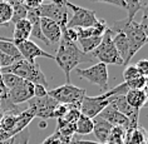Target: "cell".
<instances>
[{"label":"cell","mask_w":148,"mask_h":144,"mask_svg":"<svg viewBox=\"0 0 148 144\" xmlns=\"http://www.w3.org/2000/svg\"><path fill=\"white\" fill-rule=\"evenodd\" d=\"M54 60L57 61L59 68L64 73L66 78V83H70V73L74 69H77V66L80 63L90 61L93 60V58L89 54L83 53L75 43L68 42V40L62 38L57 49V53L54 55Z\"/></svg>","instance_id":"6da1fadb"},{"label":"cell","mask_w":148,"mask_h":144,"mask_svg":"<svg viewBox=\"0 0 148 144\" xmlns=\"http://www.w3.org/2000/svg\"><path fill=\"white\" fill-rule=\"evenodd\" d=\"M128 91V87L125 83H122L119 85L112 88V89L107 90L106 93H102L98 97H89L86 95L80 104V114L84 117H88L90 119L98 117L102 113L103 109H106L109 105L110 98L116 97V95H125Z\"/></svg>","instance_id":"7a4b0ae2"},{"label":"cell","mask_w":148,"mask_h":144,"mask_svg":"<svg viewBox=\"0 0 148 144\" xmlns=\"http://www.w3.org/2000/svg\"><path fill=\"white\" fill-rule=\"evenodd\" d=\"M109 29L113 33H122L125 35L129 44V51H131L132 58L142 49L144 44L148 43V36L144 29L140 27L139 23H136L134 20L123 19L116 21Z\"/></svg>","instance_id":"3957f363"},{"label":"cell","mask_w":148,"mask_h":144,"mask_svg":"<svg viewBox=\"0 0 148 144\" xmlns=\"http://www.w3.org/2000/svg\"><path fill=\"white\" fill-rule=\"evenodd\" d=\"M1 73H10V74H14L16 76H19L23 80H27V82H30L33 84H39V85H44L48 87V82L47 78L44 75V73L42 72L40 66L34 63H29L24 59H19V60H15L10 66H6V68L0 69Z\"/></svg>","instance_id":"277c9868"},{"label":"cell","mask_w":148,"mask_h":144,"mask_svg":"<svg viewBox=\"0 0 148 144\" xmlns=\"http://www.w3.org/2000/svg\"><path fill=\"white\" fill-rule=\"evenodd\" d=\"M113 34L114 33L109 28L107 29L99 45L89 55L92 58L98 59L99 63H103L106 65H123V60L117 53L116 46L113 44Z\"/></svg>","instance_id":"5b68a950"},{"label":"cell","mask_w":148,"mask_h":144,"mask_svg":"<svg viewBox=\"0 0 148 144\" xmlns=\"http://www.w3.org/2000/svg\"><path fill=\"white\" fill-rule=\"evenodd\" d=\"M48 95L53 98L58 104H68L77 109H80L82 100L86 97V89L78 88L70 83H65L58 88L48 90Z\"/></svg>","instance_id":"8992f818"},{"label":"cell","mask_w":148,"mask_h":144,"mask_svg":"<svg viewBox=\"0 0 148 144\" xmlns=\"http://www.w3.org/2000/svg\"><path fill=\"white\" fill-rule=\"evenodd\" d=\"M68 9L72 10L73 15L70 19H68L66 28L70 29H78V28H90L97 23L98 18L94 10L82 8L79 5L72 4V3H66Z\"/></svg>","instance_id":"52a82bcc"},{"label":"cell","mask_w":148,"mask_h":144,"mask_svg":"<svg viewBox=\"0 0 148 144\" xmlns=\"http://www.w3.org/2000/svg\"><path fill=\"white\" fill-rule=\"evenodd\" d=\"M77 74L80 78L87 79L88 82L98 85L103 90V93H106L107 90H109L108 87V68L103 63H97L93 64L89 68L86 69H77Z\"/></svg>","instance_id":"ba28073f"},{"label":"cell","mask_w":148,"mask_h":144,"mask_svg":"<svg viewBox=\"0 0 148 144\" xmlns=\"http://www.w3.org/2000/svg\"><path fill=\"white\" fill-rule=\"evenodd\" d=\"M40 18H48V19L55 21L59 24L62 30L66 28V23H68V6L65 4H58V3H43L39 9H36Z\"/></svg>","instance_id":"9c48e42d"},{"label":"cell","mask_w":148,"mask_h":144,"mask_svg":"<svg viewBox=\"0 0 148 144\" xmlns=\"http://www.w3.org/2000/svg\"><path fill=\"white\" fill-rule=\"evenodd\" d=\"M58 105V103L50 98L49 95H45L43 98H32L28 102V106L33 108L35 112V118H40V119L45 120L54 118V109Z\"/></svg>","instance_id":"30bf717a"},{"label":"cell","mask_w":148,"mask_h":144,"mask_svg":"<svg viewBox=\"0 0 148 144\" xmlns=\"http://www.w3.org/2000/svg\"><path fill=\"white\" fill-rule=\"evenodd\" d=\"M18 50L21 55V58L24 60H27L32 64L35 63V59L36 58H48V59H53L54 60V55H51L49 53H47L45 50H43L39 45H36L34 42H32L30 39L29 40H25V42H21V43H18L15 44Z\"/></svg>","instance_id":"8fae6325"},{"label":"cell","mask_w":148,"mask_h":144,"mask_svg":"<svg viewBox=\"0 0 148 144\" xmlns=\"http://www.w3.org/2000/svg\"><path fill=\"white\" fill-rule=\"evenodd\" d=\"M34 98V84L27 80H23L19 85L8 90V100L14 105L28 103Z\"/></svg>","instance_id":"7c38bea8"},{"label":"cell","mask_w":148,"mask_h":144,"mask_svg":"<svg viewBox=\"0 0 148 144\" xmlns=\"http://www.w3.org/2000/svg\"><path fill=\"white\" fill-rule=\"evenodd\" d=\"M40 29L44 35V38L47 39V42L49 43L51 46L53 44H59L62 40V28L59 27L55 21L48 19V18H40Z\"/></svg>","instance_id":"4fadbf2b"},{"label":"cell","mask_w":148,"mask_h":144,"mask_svg":"<svg viewBox=\"0 0 148 144\" xmlns=\"http://www.w3.org/2000/svg\"><path fill=\"white\" fill-rule=\"evenodd\" d=\"M99 117L103 118L106 121L112 125V127H122L127 129L129 127V119L122 113L117 112L116 109H113L112 106H107L106 109L102 110V113L99 114Z\"/></svg>","instance_id":"5bb4252c"},{"label":"cell","mask_w":148,"mask_h":144,"mask_svg":"<svg viewBox=\"0 0 148 144\" xmlns=\"http://www.w3.org/2000/svg\"><path fill=\"white\" fill-rule=\"evenodd\" d=\"M124 144H148V132L140 125L128 127L125 129Z\"/></svg>","instance_id":"9a60e30c"},{"label":"cell","mask_w":148,"mask_h":144,"mask_svg":"<svg viewBox=\"0 0 148 144\" xmlns=\"http://www.w3.org/2000/svg\"><path fill=\"white\" fill-rule=\"evenodd\" d=\"M112 125L108 121H106L101 117H95L93 118V133L97 138V142L101 144H106L107 140L109 138L110 130H112Z\"/></svg>","instance_id":"2e32d148"},{"label":"cell","mask_w":148,"mask_h":144,"mask_svg":"<svg viewBox=\"0 0 148 144\" xmlns=\"http://www.w3.org/2000/svg\"><path fill=\"white\" fill-rule=\"evenodd\" d=\"M30 34H32L30 23H29L27 19L20 20V21H18V23L14 24V31H13L12 42L14 44H18V43L25 42V40H29Z\"/></svg>","instance_id":"e0dca14e"},{"label":"cell","mask_w":148,"mask_h":144,"mask_svg":"<svg viewBox=\"0 0 148 144\" xmlns=\"http://www.w3.org/2000/svg\"><path fill=\"white\" fill-rule=\"evenodd\" d=\"M124 97L128 104L136 110L142 109L144 106V103L147 100L144 89H128Z\"/></svg>","instance_id":"ac0fdd59"},{"label":"cell","mask_w":148,"mask_h":144,"mask_svg":"<svg viewBox=\"0 0 148 144\" xmlns=\"http://www.w3.org/2000/svg\"><path fill=\"white\" fill-rule=\"evenodd\" d=\"M0 51L4 53L9 57L14 58L15 60H19V59H23L21 55L18 50L16 45L12 42V39H8V38H0Z\"/></svg>","instance_id":"d6986e66"},{"label":"cell","mask_w":148,"mask_h":144,"mask_svg":"<svg viewBox=\"0 0 148 144\" xmlns=\"http://www.w3.org/2000/svg\"><path fill=\"white\" fill-rule=\"evenodd\" d=\"M8 3L12 5L13 9V18H12V23H18L20 20L27 19L28 15V9L24 6L23 3L18 1V0H8Z\"/></svg>","instance_id":"ffe728a7"},{"label":"cell","mask_w":148,"mask_h":144,"mask_svg":"<svg viewBox=\"0 0 148 144\" xmlns=\"http://www.w3.org/2000/svg\"><path fill=\"white\" fill-rule=\"evenodd\" d=\"M93 133V119L80 114L78 120L75 121V134L87 135Z\"/></svg>","instance_id":"44dd1931"},{"label":"cell","mask_w":148,"mask_h":144,"mask_svg":"<svg viewBox=\"0 0 148 144\" xmlns=\"http://www.w3.org/2000/svg\"><path fill=\"white\" fill-rule=\"evenodd\" d=\"M101 40H102V36H89V38H79L77 42L79 43L80 48H82L80 50H82L83 53L90 54L92 51L99 45Z\"/></svg>","instance_id":"7402d4cb"},{"label":"cell","mask_w":148,"mask_h":144,"mask_svg":"<svg viewBox=\"0 0 148 144\" xmlns=\"http://www.w3.org/2000/svg\"><path fill=\"white\" fill-rule=\"evenodd\" d=\"M13 9L8 1H0V25H6L12 21Z\"/></svg>","instance_id":"603a6c76"},{"label":"cell","mask_w":148,"mask_h":144,"mask_svg":"<svg viewBox=\"0 0 148 144\" xmlns=\"http://www.w3.org/2000/svg\"><path fill=\"white\" fill-rule=\"evenodd\" d=\"M124 5H125V10H127V20H134L136 14L139 12L142 6V1L140 0H123Z\"/></svg>","instance_id":"cb8c5ba5"},{"label":"cell","mask_w":148,"mask_h":144,"mask_svg":"<svg viewBox=\"0 0 148 144\" xmlns=\"http://www.w3.org/2000/svg\"><path fill=\"white\" fill-rule=\"evenodd\" d=\"M125 129L122 127H113L110 130L109 138L107 140L108 144H124Z\"/></svg>","instance_id":"d4e9b609"},{"label":"cell","mask_w":148,"mask_h":144,"mask_svg":"<svg viewBox=\"0 0 148 144\" xmlns=\"http://www.w3.org/2000/svg\"><path fill=\"white\" fill-rule=\"evenodd\" d=\"M1 82L4 83L6 89L10 90V89H13V88H15L16 85H19V84L23 82V79L14 75V74H10V73H1Z\"/></svg>","instance_id":"484cf974"},{"label":"cell","mask_w":148,"mask_h":144,"mask_svg":"<svg viewBox=\"0 0 148 144\" xmlns=\"http://www.w3.org/2000/svg\"><path fill=\"white\" fill-rule=\"evenodd\" d=\"M128 89H144L146 88V78L142 75H138L137 78L129 80V82H125Z\"/></svg>","instance_id":"4316f807"},{"label":"cell","mask_w":148,"mask_h":144,"mask_svg":"<svg viewBox=\"0 0 148 144\" xmlns=\"http://www.w3.org/2000/svg\"><path fill=\"white\" fill-rule=\"evenodd\" d=\"M138 75H139V73H138V70H137L136 65H128L127 68L124 69V72H123L124 83L125 82H129V80H132V79H134V78H137Z\"/></svg>","instance_id":"83f0119b"},{"label":"cell","mask_w":148,"mask_h":144,"mask_svg":"<svg viewBox=\"0 0 148 144\" xmlns=\"http://www.w3.org/2000/svg\"><path fill=\"white\" fill-rule=\"evenodd\" d=\"M136 68L138 70L139 75L144 76V78H147L148 76V59H140L136 63Z\"/></svg>","instance_id":"f1b7e54d"},{"label":"cell","mask_w":148,"mask_h":144,"mask_svg":"<svg viewBox=\"0 0 148 144\" xmlns=\"http://www.w3.org/2000/svg\"><path fill=\"white\" fill-rule=\"evenodd\" d=\"M69 109H70V105H68V104H58L54 109V118L60 119V118H63L68 113Z\"/></svg>","instance_id":"f546056e"},{"label":"cell","mask_w":148,"mask_h":144,"mask_svg":"<svg viewBox=\"0 0 148 144\" xmlns=\"http://www.w3.org/2000/svg\"><path fill=\"white\" fill-rule=\"evenodd\" d=\"M14 61H15V59L14 58L9 57V55H6V54L0 51V69L6 68V66H10Z\"/></svg>","instance_id":"4dcf8cb0"},{"label":"cell","mask_w":148,"mask_h":144,"mask_svg":"<svg viewBox=\"0 0 148 144\" xmlns=\"http://www.w3.org/2000/svg\"><path fill=\"white\" fill-rule=\"evenodd\" d=\"M23 4L28 10H36L43 4V0H25Z\"/></svg>","instance_id":"1f68e13d"},{"label":"cell","mask_w":148,"mask_h":144,"mask_svg":"<svg viewBox=\"0 0 148 144\" xmlns=\"http://www.w3.org/2000/svg\"><path fill=\"white\" fill-rule=\"evenodd\" d=\"M42 144H63V143H62V138H60V135H59V133L55 130L54 134L48 136Z\"/></svg>","instance_id":"d6a6232c"},{"label":"cell","mask_w":148,"mask_h":144,"mask_svg":"<svg viewBox=\"0 0 148 144\" xmlns=\"http://www.w3.org/2000/svg\"><path fill=\"white\" fill-rule=\"evenodd\" d=\"M92 3H106V4H110L114 6H118V8H122L125 10V5L123 3V0H90Z\"/></svg>","instance_id":"836d02e7"},{"label":"cell","mask_w":148,"mask_h":144,"mask_svg":"<svg viewBox=\"0 0 148 144\" xmlns=\"http://www.w3.org/2000/svg\"><path fill=\"white\" fill-rule=\"evenodd\" d=\"M48 95V90L44 85H39V84H34V97L36 98H43Z\"/></svg>","instance_id":"e575fe53"},{"label":"cell","mask_w":148,"mask_h":144,"mask_svg":"<svg viewBox=\"0 0 148 144\" xmlns=\"http://www.w3.org/2000/svg\"><path fill=\"white\" fill-rule=\"evenodd\" d=\"M143 10V15H142V20H140V27L144 29V31H148V4L142 8Z\"/></svg>","instance_id":"d590c367"},{"label":"cell","mask_w":148,"mask_h":144,"mask_svg":"<svg viewBox=\"0 0 148 144\" xmlns=\"http://www.w3.org/2000/svg\"><path fill=\"white\" fill-rule=\"evenodd\" d=\"M4 100H8V89H6L4 83L0 79V102H4Z\"/></svg>","instance_id":"8d00e7d4"},{"label":"cell","mask_w":148,"mask_h":144,"mask_svg":"<svg viewBox=\"0 0 148 144\" xmlns=\"http://www.w3.org/2000/svg\"><path fill=\"white\" fill-rule=\"evenodd\" d=\"M69 144H101V143L93 142V140H75V139H73Z\"/></svg>","instance_id":"74e56055"},{"label":"cell","mask_w":148,"mask_h":144,"mask_svg":"<svg viewBox=\"0 0 148 144\" xmlns=\"http://www.w3.org/2000/svg\"><path fill=\"white\" fill-rule=\"evenodd\" d=\"M144 91H146L147 100H146V103H144V106H143V108H148V85H146V88H144Z\"/></svg>","instance_id":"f35d334b"},{"label":"cell","mask_w":148,"mask_h":144,"mask_svg":"<svg viewBox=\"0 0 148 144\" xmlns=\"http://www.w3.org/2000/svg\"><path fill=\"white\" fill-rule=\"evenodd\" d=\"M0 144H14V138H10L8 140H1Z\"/></svg>","instance_id":"ab89813d"},{"label":"cell","mask_w":148,"mask_h":144,"mask_svg":"<svg viewBox=\"0 0 148 144\" xmlns=\"http://www.w3.org/2000/svg\"><path fill=\"white\" fill-rule=\"evenodd\" d=\"M50 1H53V3H58V4H65V5H66L68 0H50Z\"/></svg>","instance_id":"60d3db41"},{"label":"cell","mask_w":148,"mask_h":144,"mask_svg":"<svg viewBox=\"0 0 148 144\" xmlns=\"http://www.w3.org/2000/svg\"><path fill=\"white\" fill-rule=\"evenodd\" d=\"M39 127L40 128H47V123L44 120H42V121H40V124H39Z\"/></svg>","instance_id":"b9f144b4"},{"label":"cell","mask_w":148,"mask_h":144,"mask_svg":"<svg viewBox=\"0 0 148 144\" xmlns=\"http://www.w3.org/2000/svg\"><path fill=\"white\" fill-rule=\"evenodd\" d=\"M4 1H8V0H4ZM18 1H20V3H24L25 0H18Z\"/></svg>","instance_id":"7bdbcfd3"},{"label":"cell","mask_w":148,"mask_h":144,"mask_svg":"<svg viewBox=\"0 0 148 144\" xmlns=\"http://www.w3.org/2000/svg\"><path fill=\"white\" fill-rule=\"evenodd\" d=\"M146 84H147V85H148V76H147V78H146Z\"/></svg>","instance_id":"ee69618b"},{"label":"cell","mask_w":148,"mask_h":144,"mask_svg":"<svg viewBox=\"0 0 148 144\" xmlns=\"http://www.w3.org/2000/svg\"><path fill=\"white\" fill-rule=\"evenodd\" d=\"M45 1H50V0H43V3H45Z\"/></svg>","instance_id":"f6af8a7d"},{"label":"cell","mask_w":148,"mask_h":144,"mask_svg":"<svg viewBox=\"0 0 148 144\" xmlns=\"http://www.w3.org/2000/svg\"><path fill=\"white\" fill-rule=\"evenodd\" d=\"M0 115H3V112H1V109H0Z\"/></svg>","instance_id":"bcb514c9"},{"label":"cell","mask_w":148,"mask_h":144,"mask_svg":"<svg viewBox=\"0 0 148 144\" xmlns=\"http://www.w3.org/2000/svg\"><path fill=\"white\" fill-rule=\"evenodd\" d=\"M146 34H147V36H148V31H146Z\"/></svg>","instance_id":"7dc6e473"},{"label":"cell","mask_w":148,"mask_h":144,"mask_svg":"<svg viewBox=\"0 0 148 144\" xmlns=\"http://www.w3.org/2000/svg\"><path fill=\"white\" fill-rule=\"evenodd\" d=\"M1 117H3V115H0V120H1Z\"/></svg>","instance_id":"c3c4849f"},{"label":"cell","mask_w":148,"mask_h":144,"mask_svg":"<svg viewBox=\"0 0 148 144\" xmlns=\"http://www.w3.org/2000/svg\"><path fill=\"white\" fill-rule=\"evenodd\" d=\"M0 1H1V0H0Z\"/></svg>","instance_id":"681fc988"}]
</instances>
